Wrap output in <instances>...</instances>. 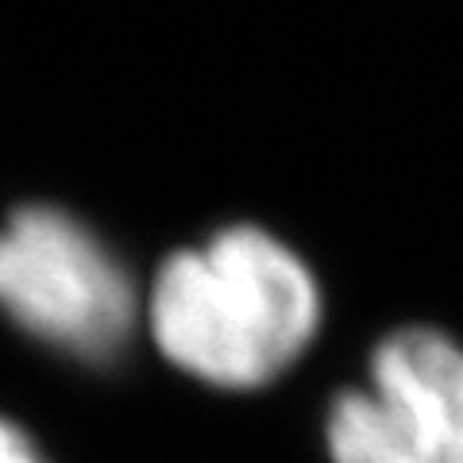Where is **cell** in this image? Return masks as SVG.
<instances>
[{"label":"cell","mask_w":463,"mask_h":463,"mask_svg":"<svg viewBox=\"0 0 463 463\" xmlns=\"http://www.w3.org/2000/svg\"><path fill=\"white\" fill-rule=\"evenodd\" d=\"M321 286L279 236L236 224L158 267L147 325L178 371L221 390L286 374L321 328Z\"/></svg>","instance_id":"cell-1"},{"label":"cell","mask_w":463,"mask_h":463,"mask_svg":"<svg viewBox=\"0 0 463 463\" xmlns=\"http://www.w3.org/2000/svg\"><path fill=\"white\" fill-rule=\"evenodd\" d=\"M0 309L27 336L105 364L132 340L139 294L90 224L51 205H27L0 228Z\"/></svg>","instance_id":"cell-2"},{"label":"cell","mask_w":463,"mask_h":463,"mask_svg":"<svg viewBox=\"0 0 463 463\" xmlns=\"http://www.w3.org/2000/svg\"><path fill=\"white\" fill-rule=\"evenodd\" d=\"M332 463H463V344L402 328L371 355V383L328 405Z\"/></svg>","instance_id":"cell-3"},{"label":"cell","mask_w":463,"mask_h":463,"mask_svg":"<svg viewBox=\"0 0 463 463\" xmlns=\"http://www.w3.org/2000/svg\"><path fill=\"white\" fill-rule=\"evenodd\" d=\"M0 463H47L24 429L0 417Z\"/></svg>","instance_id":"cell-4"}]
</instances>
